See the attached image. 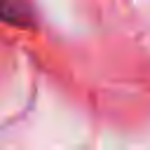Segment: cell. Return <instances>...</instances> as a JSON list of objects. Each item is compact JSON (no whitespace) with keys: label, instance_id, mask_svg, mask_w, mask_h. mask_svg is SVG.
I'll use <instances>...</instances> for the list:
<instances>
[{"label":"cell","instance_id":"6da1fadb","mask_svg":"<svg viewBox=\"0 0 150 150\" xmlns=\"http://www.w3.org/2000/svg\"><path fill=\"white\" fill-rule=\"evenodd\" d=\"M0 21L28 28L35 23V12L30 0H0Z\"/></svg>","mask_w":150,"mask_h":150}]
</instances>
